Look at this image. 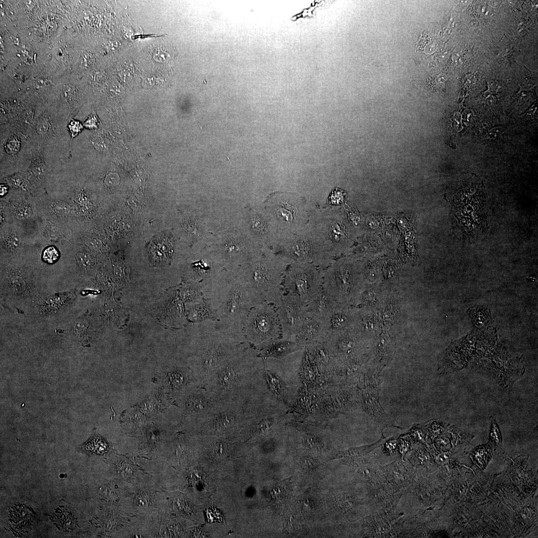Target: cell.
<instances>
[{"label": "cell", "mask_w": 538, "mask_h": 538, "mask_svg": "<svg viewBox=\"0 0 538 538\" xmlns=\"http://www.w3.org/2000/svg\"><path fill=\"white\" fill-rule=\"evenodd\" d=\"M208 301L212 317L231 334L246 342L243 328L250 310L263 302L260 294L250 285L243 271L226 274L213 279L201 287Z\"/></svg>", "instance_id": "obj_1"}, {"label": "cell", "mask_w": 538, "mask_h": 538, "mask_svg": "<svg viewBox=\"0 0 538 538\" xmlns=\"http://www.w3.org/2000/svg\"><path fill=\"white\" fill-rule=\"evenodd\" d=\"M259 354L251 346L233 356L210 376L203 388L214 402L254 401L258 375L265 368V361Z\"/></svg>", "instance_id": "obj_2"}, {"label": "cell", "mask_w": 538, "mask_h": 538, "mask_svg": "<svg viewBox=\"0 0 538 538\" xmlns=\"http://www.w3.org/2000/svg\"><path fill=\"white\" fill-rule=\"evenodd\" d=\"M195 346L188 366L199 386L203 387L210 376L228 359L251 346L230 333L218 320L208 318L193 325Z\"/></svg>", "instance_id": "obj_3"}, {"label": "cell", "mask_w": 538, "mask_h": 538, "mask_svg": "<svg viewBox=\"0 0 538 538\" xmlns=\"http://www.w3.org/2000/svg\"><path fill=\"white\" fill-rule=\"evenodd\" d=\"M69 120L59 110L37 112L28 131L31 142L42 149L46 164L51 169L58 162L70 157Z\"/></svg>", "instance_id": "obj_4"}, {"label": "cell", "mask_w": 538, "mask_h": 538, "mask_svg": "<svg viewBox=\"0 0 538 538\" xmlns=\"http://www.w3.org/2000/svg\"><path fill=\"white\" fill-rule=\"evenodd\" d=\"M486 194L480 182L466 183L459 187L454 200V215L459 236L472 241L489 227Z\"/></svg>", "instance_id": "obj_5"}, {"label": "cell", "mask_w": 538, "mask_h": 538, "mask_svg": "<svg viewBox=\"0 0 538 538\" xmlns=\"http://www.w3.org/2000/svg\"><path fill=\"white\" fill-rule=\"evenodd\" d=\"M322 287L338 304L357 306L366 282L361 266L352 259H334L322 270Z\"/></svg>", "instance_id": "obj_6"}, {"label": "cell", "mask_w": 538, "mask_h": 538, "mask_svg": "<svg viewBox=\"0 0 538 538\" xmlns=\"http://www.w3.org/2000/svg\"><path fill=\"white\" fill-rule=\"evenodd\" d=\"M291 263L279 255H266L254 260L243 271L250 285L260 294L263 301L280 303L284 291L282 283L288 267Z\"/></svg>", "instance_id": "obj_7"}, {"label": "cell", "mask_w": 538, "mask_h": 538, "mask_svg": "<svg viewBox=\"0 0 538 538\" xmlns=\"http://www.w3.org/2000/svg\"><path fill=\"white\" fill-rule=\"evenodd\" d=\"M307 227L320 245L334 258L343 253L351 240V231L336 207L311 209Z\"/></svg>", "instance_id": "obj_8"}, {"label": "cell", "mask_w": 538, "mask_h": 538, "mask_svg": "<svg viewBox=\"0 0 538 538\" xmlns=\"http://www.w3.org/2000/svg\"><path fill=\"white\" fill-rule=\"evenodd\" d=\"M280 234V255L291 264H311L323 270L335 259L315 239L307 225L299 232Z\"/></svg>", "instance_id": "obj_9"}, {"label": "cell", "mask_w": 538, "mask_h": 538, "mask_svg": "<svg viewBox=\"0 0 538 538\" xmlns=\"http://www.w3.org/2000/svg\"><path fill=\"white\" fill-rule=\"evenodd\" d=\"M243 333L245 341L258 350L281 338L277 308L265 301L252 308L245 321Z\"/></svg>", "instance_id": "obj_10"}, {"label": "cell", "mask_w": 538, "mask_h": 538, "mask_svg": "<svg viewBox=\"0 0 538 538\" xmlns=\"http://www.w3.org/2000/svg\"><path fill=\"white\" fill-rule=\"evenodd\" d=\"M254 410V401L214 402L210 411L196 419L205 430L215 434L232 433L246 426Z\"/></svg>", "instance_id": "obj_11"}, {"label": "cell", "mask_w": 538, "mask_h": 538, "mask_svg": "<svg viewBox=\"0 0 538 538\" xmlns=\"http://www.w3.org/2000/svg\"><path fill=\"white\" fill-rule=\"evenodd\" d=\"M0 129L1 174L27 170L32 155L28 136L12 126H0Z\"/></svg>", "instance_id": "obj_12"}, {"label": "cell", "mask_w": 538, "mask_h": 538, "mask_svg": "<svg viewBox=\"0 0 538 538\" xmlns=\"http://www.w3.org/2000/svg\"><path fill=\"white\" fill-rule=\"evenodd\" d=\"M269 203L280 232L296 233L307 225L309 207L301 196L288 192L275 193Z\"/></svg>", "instance_id": "obj_13"}, {"label": "cell", "mask_w": 538, "mask_h": 538, "mask_svg": "<svg viewBox=\"0 0 538 538\" xmlns=\"http://www.w3.org/2000/svg\"><path fill=\"white\" fill-rule=\"evenodd\" d=\"M322 271L311 264H291L283 280L284 293L292 294L308 303L322 288Z\"/></svg>", "instance_id": "obj_14"}, {"label": "cell", "mask_w": 538, "mask_h": 538, "mask_svg": "<svg viewBox=\"0 0 538 538\" xmlns=\"http://www.w3.org/2000/svg\"><path fill=\"white\" fill-rule=\"evenodd\" d=\"M167 497L156 483L134 486L131 493L120 502L132 516L148 517L168 510Z\"/></svg>", "instance_id": "obj_15"}, {"label": "cell", "mask_w": 538, "mask_h": 538, "mask_svg": "<svg viewBox=\"0 0 538 538\" xmlns=\"http://www.w3.org/2000/svg\"><path fill=\"white\" fill-rule=\"evenodd\" d=\"M307 303L296 296L285 293L282 295L277 312L283 339L294 341L306 319Z\"/></svg>", "instance_id": "obj_16"}, {"label": "cell", "mask_w": 538, "mask_h": 538, "mask_svg": "<svg viewBox=\"0 0 538 538\" xmlns=\"http://www.w3.org/2000/svg\"><path fill=\"white\" fill-rule=\"evenodd\" d=\"M214 402L204 388L198 386L192 387L177 396L174 405L179 409L184 418L197 419L209 413Z\"/></svg>", "instance_id": "obj_17"}, {"label": "cell", "mask_w": 538, "mask_h": 538, "mask_svg": "<svg viewBox=\"0 0 538 538\" xmlns=\"http://www.w3.org/2000/svg\"><path fill=\"white\" fill-rule=\"evenodd\" d=\"M156 381L160 389L174 400L186 390L198 386L193 372L187 366L167 367L157 376Z\"/></svg>", "instance_id": "obj_18"}, {"label": "cell", "mask_w": 538, "mask_h": 538, "mask_svg": "<svg viewBox=\"0 0 538 538\" xmlns=\"http://www.w3.org/2000/svg\"><path fill=\"white\" fill-rule=\"evenodd\" d=\"M135 433L141 457L150 460L157 459L168 439L166 430L156 423L145 421L140 424Z\"/></svg>", "instance_id": "obj_19"}, {"label": "cell", "mask_w": 538, "mask_h": 538, "mask_svg": "<svg viewBox=\"0 0 538 538\" xmlns=\"http://www.w3.org/2000/svg\"><path fill=\"white\" fill-rule=\"evenodd\" d=\"M106 460L114 478L134 486L154 483L152 476L127 456L116 453Z\"/></svg>", "instance_id": "obj_20"}, {"label": "cell", "mask_w": 538, "mask_h": 538, "mask_svg": "<svg viewBox=\"0 0 538 538\" xmlns=\"http://www.w3.org/2000/svg\"><path fill=\"white\" fill-rule=\"evenodd\" d=\"M368 340L349 329L330 334L324 344L333 355L341 359H350L361 353Z\"/></svg>", "instance_id": "obj_21"}, {"label": "cell", "mask_w": 538, "mask_h": 538, "mask_svg": "<svg viewBox=\"0 0 538 538\" xmlns=\"http://www.w3.org/2000/svg\"><path fill=\"white\" fill-rule=\"evenodd\" d=\"M77 298L76 290H69L37 297L33 301L34 312L40 316L56 314L70 306Z\"/></svg>", "instance_id": "obj_22"}, {"label": "cell", "mask_w": 538, "mask_h": 538, "mask_svg": "<svg viewBox=\"0 0 538 538\" xmlns=\"http://www.w3.org/2000/svg\"><path fill=\"white\" fill-rule=\"evenodd\" d=\"M174 399L164 393L161 389L153 393L139 404L133 407L131 421L138 423V426L145 421L144 418L149 417L166 407L174 405Z\"/></svg>", "instance_id": "obj_23"}, {"label": "cell", "mask_w": 538, "mask_h": 538, "mask_svg": "<svg viewBox=\"0 0 538 538\" xmlns=\"http://www.w3.org/2000/svg\"><path fill=\"white\" fill-rule=\"evenodd\" d=\"M352 329L364 338L374 339L382 331L379 312L358 306Z\"/></svg>", "instance_id": "obj_24"}, {"label": "cell", "mask_w": 538, "mask_h": 538, "mask_svg": "<svg viewBox=\"0 0 538 538\" xmlns=\"http://www.w3.org/2000/svg\"><path fill=\"white\" fill-rule=\"evenodd\" d=\"M357 309L358 306L339 305L332 310L322 320L329 333L352 329Z\"/></svg>", "instance_id": "obj_25"}, {"label": "cell", "mask_w": 538, "mask_h": 538, "mask_svg": "<svg viewBox=\"0 0 538 538\" xmlns=\"http://www.w3.org/2000/svg\"><path fill=\"white\" fill-rule=\"evenodd\" d=\"M330 334L322 321L307 317L294 341L307 346L316 343L326 342Z\"/></svg>", "instance_id": "obj_26"}, {"label": "cell", "mask_w": 538, "mask_h": 538, "mask_svg": "<svg viewBox=\"0 0 538 538\" xmlns=\"http://www.w3.org/2000/svg\"><path fill=\"white\" fill-rule=\"evenodd\" d=\"M76 451L89 456L106 459L117 453L113 443L100 434L94 428L89 438L76 448Z\"/></svg>", "instance_id": "obj_27"}, {"label": "cell", "mask_w": 538, "mask_h": 538, "mask_svg": "<svg viewBox=\"0 0 538 538\" xmlns=\"http://www.w3.org/2000/svg\"><path fill=\"white\" fill-rule=\"evenodd\" d=\"M332 298L323 287L308 303L306 311L308 317L322 321L327 315L338 306Z\"/></svg>", "instance_id": "obj_28"}, {"label": "cell", "mask_w": 538, "mask_h": 538, "mask_svg": "<svg viewBox=\"0 0 538 538\" xmlns=\"http://www.w3.org/2000/svg\"><path fill=\"white\" fill-rule=\"evenodd\" d=\"M401 313V303L396 292L387 290L382 306L379 311L382 330L392 329Z\"/></svg>", "instance_id": "obj_29"}, {"label": "cell", "mask_w": 538, "mask_h": 538, "mask_svg": "<svg viewBox=\"0 0 538 538\" xmlns=\"http://www.w3.org/2000/svg\"><path fill=\"white\" fill-rule=\"evenodd\" d=\"M303 346L295 341L281 338L273 341L260 350L259 356L264 361L268 358L281 359L297 351H300Z\"/></svg>", "instance_id": "obj_30"}, {"label": "cell", "mask_w": 538, "mask_h": 538, "mask_svg": "<svg viewBox=\"0 0 538 538\" xmlns=\"http://www.w3.org/2000/svg\"><path fill=\"white\" fill-rule=\"evenodd\" d=\"M32 154L31 162L26 173L32 181H42L52 169L47 165L43 150L40 146L32 144Z\"/></svg>", "instance_id": "obj_31"}, {"label": "cell", "mask_w": 538, "mask_h": 538, "mask_svg": "<svg viewBox=\"0 0 538 538\" xmlns=\"http://www.w3.org/2000/svg\"><path fill=\"white\" fill-rule=\"evenodd\" d=\"M373 339L379 359L383 363H388L393 356L396 345L395 336L391 329L382 330Z\"/></svg>", "instance_id": "obj_32"}, {"label": "cell", "mask_w": 538, "mask_h": 538, "mask_svg": "<svg viewBox=\"0 0 538 538\" xmlns=\"http://www.w3.org/2000/svg\"><path fill=\"white\" fill-rule=\"evenodd\" d=\"M387 290L374 284H366L360 295L357 306L364 307L379 312L382 306Z\"/></svg>", "instance_id": "obj_33"}, {"label": "cell", "mask_w": 538, "mask_h": 538, "mask_svg": "<svg viewBox=\"0 0 538 538\" xmlns=\"http://www.w3.org/2000/svg\"><path fill=\"white\" fill-rule=\"evenodd\" d=\"M264 376L267 387L272 396L279 401L284 402V385L283 381L274 372L268 369L266 367Z\"/></svg>", "instance_id": "obj_34"}, {"label": "cell", "mask_w": 538, "mask_h": 538, "mask_svg": "<svg viewBox=\"0 0 538 538\" xmlns=\"http://www.w3.org/2000/svg\"><path fill=\"white\" fill-rule=\"evenodd\" d=\"M252 225L254 233L260 240L268 241L271 237V226L262 215L254 213L252 217Z\"/></svg>", "instance_id": "obj_35"}, {"label": "cell", "mask_w": 538, "mask_h": 538, "mask_svg": "<svg viewBox=\"0 0 538 538\" xmlns=\"http://www.w3.org/2000/svg\"><path fill=\"white\" fill-rule=\"evenodd\" d=\"M157 246L151 249V257L154 262L169 263L172 256L170 244L164 240H158Z\"/></svg>", "instance_id": "obj_36"}, {"label": "cell", "mask_w": 538, "mask_h": 538, "mask_svg": "<svg viewBox=\"0 0 538 538\" xmlns=\"http://www.w3.org/2000/svg\"><path fill=\"white\" fill-rule=\"evenodd\" d=\"M90 329V324L86 315L77 318L72 324L70 332L80 340L87 339Z\"/></svg>", "instance_id": "obj_37"}, {"label": "cell", "mask_w": 538, "mask_h": 538, "mask_svg": "<svg viewBox=\"0 0 538 538\" xmlns=\"http://www.w3.org/2000/svg\"><path fill=\"white\" fill-rule=\"evenodd\" d=\"M303 443L308 449L315 452H321L324 448L322 440L319 437L311 434L303 436Z\"/></svg>", "instance_id": "obj_38"}, {"label": "cell", "mask_w": 538, "mask_h": 538, "mask_svg": "<svg viewBox=\"0 0 538 538\" xmlns=\"http://www.w3.org/2000/svg\"><path fill=\"white\" fill-rule=\"evenodd\" d=\"M67 127L71 137V144L73 139L85 130L82 122L75 118L69 119Z\"/></svg>", "instance_id": "obj_39"}, {"label": "cell", "mask_w": 538, "mask_h": 538, "mask_svg": "<svg viewBox=\"0 0 538 538\" xmlns=\"http://www.w3.org/2000/svg\"><path fill=\"white\" fill-rule=\"evenodd\" d=\"M85 129L89 130H96L99 127L101 124L96 112H92L87 116L85 119L81 121Z\"/></svg>", "instance_id": "obj_40"}, {"label": "cell", "mask_w": 538, "mask_h": 538, "mask_svg": "<svg viewBox=\"0 0 538 538\" xmlns=\"http://www.w3.org/2000/svg\"><path fill=\"white\" fill-rule=\"evenodd\" d=\"M473 458L474 461L479 467L484 468L489 460V454L484 449H479L475 451Z\"/></svg>", "instance_id": "obj_41"}, {"label": "cell", "mask_w": 538, "mask_h": 538, "mask_svg": "<svg viewBox=\"0 0 538 538\" xmlns=\"http://www.w3.org/2000/svg\"><path fill=\"white\" fill-rule=\"evenodd\" d=\"M59 258V253L56 249L52 246L47 248L42 255L43 260L46 263L55 262Z\"/></svg>", "instance_id": "obj_42"}, {"label": "cell", "mask_w": 538, "mask_h": 538, "mask_svg": "<svg viewBox=\"0 0 538 538\" xmlns=\"http://www.w3.org/2000/svg\"><path fill=\"white\" fill-rule=\"evenodd\" d=\"M300 467L305 471H311L314 470L318 466V462L316 459L311 456H304L299 460Z\"/></svg>", "instance_id": "obj_43"}, {"label": "cell", "mask_w": 538, "mask_h": 538, "mask_svg": "<svg viewBox=\"0 0 538 538\" xmlns=\"http://www.w3.org/2000/svg\"><path fill=\"white\" fill-rule=\"evenodd\" d=\"M490 437L492 441L495 443L496 445L498 446H501V435L500 434L499 429L496 425H493V427H492Z\"/></svg>", "instance_id": "obj_44"}, {"label": "cell", "mask_w": 538, "mask_h": 538, "mask_svg": "<svg viewBox=\"0 0 538 538\" xmlns=\"http://www.w3.org/2000/svg\"><path fill=\"white\" fill-rule=\"evenodd\" d=\"M297 519L296 516L293 514H290L287 518V519L286 520V527L288 528V529L290 531H294L296 530L297 526L298 525V524H297Z\"/></svg>", "instance_id": "obj_45"}, {"label": "cell", "mask_w": 538, "mask_h": 538, "mask_svg": "<svg viewBox=\"0 0 538 538\" xmlns=\"http://www.w3.org/2000/svg\"><path fill=\"white\" fill-rule=\"evenodd\" d=\"M77 261L83 267H86L89 264V259L88 257L84 254L78 255L77 257Z\"/></svg>", "instance_id": "obj_46"}, {"label": "cell", "mask_w": 538, "mask_h": 538, "mask_svg": "<svg viewBox=\"0 0 538 538\" xmlns=\"http://www.w3.org/2000/svg\"><path fill=\"white\" fill-rule=\"evenodd\" d=\"M165 34L158 35V34H138V35H135L132 36V38L134 40V39H138V38L142 39V38H145L146 37L148 38V37H161V36H165Z\"/></svg>", "instance_id": "obj_47"}, {"label": "cell", "mask_w": 538, "mask_h": 538, "mask_svg": "<svg viewBox=\"0 0 538 538\" xmlns=\"http://www.w3.org/2000/svg\"><path fill=\"white\" fill-rule=\"evenodd\" d=\"M8 191V187L6 184H2L0 185V195L3 196Z\"/></svg>", "instance_id": "obj_48"}]
</instances>
